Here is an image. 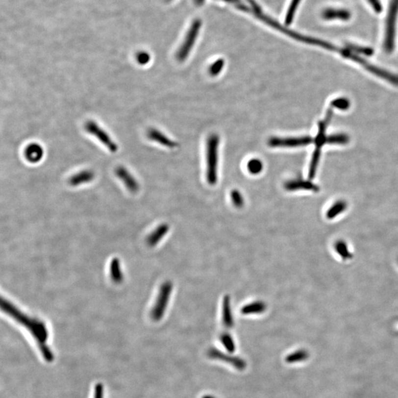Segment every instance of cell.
<instances>
[{"instance_id":"cell-3","label":"cell","mask_w":398,"mask_h":398,"mask_svg":"<svg viewBox=\"0 0 398 398\" xmlns=\"http://www.w3.org/2000/svg\"><path fill=\"white\" fill-rule=\"evenodd\" d=\"M333 115V109H330L326 115L325 119L320 123L319 125V131L316 137L315 141L316 149L313 153L312 159H311V165H310L309 173L308 176L310 180L313 179L315 176L317 172V166H318L319 160H320V153H321L322 147L324 143H327V138L325 136L326 130H327V125L330 123Z\"/></svg>"},{"instance_id":"cell-24","label":"cell","mask_w":398,"mask_h":398,"mask_svg":"<svg viewBox=\"0 0 398 398\" xmlns=\"http://www.w3.org/2000/svg\"><path fill=\"white\" fill-rule=\"evenodd\" d=\"M220 339L226 350L229 351V352H233L235 350V342L230 334L228 333H223L221 335Z\"/></svg>"},{"instance_id":"cell-33","label":"cell","mask_w":398,"mask_h":398,"mask_svg":"<svg viewBox=\"0 0 398 398\" xmlns=\"http://www.w3.org/2000/svg\"><path fill=\"white\" fill-rule=\"evenodd\" d=\"M195 2L197 5H201L202 2H204V0H195Z\"/></svg>"},{"instance_id":"cell-25","label":"cell","mask_w":398,"mask_h":398,"mask_svg":"<svg viewBox=\"0 0 398 398\" xmlns=\"http://www.w3.org/2000/svg\"><path fill=\"white\" fill-rule=\"evenodd\" d=\"M231 200H232L233 205L238 208L244 207V203H245L242 193L238 190H232L231 193Z\"/></svg>"},{"instance_id":"cell-23","label":"cell","mask_w":398,"mask_h":398,"mask_svg":"<svg viewBox=\"0 0 398 398\" xmlns=\"http://www.w3.org/2000/svg\"><path fill=\"white\" fill-rule=\"evenodd\" d=\"M247 169H248L249 172L252 174V175H257L263 171V162L260 159H251V160L249 161L248 164H247Z\"/></svg>"},{"instance_id":"cell-4","label":"cell","mask_w":398,"mask_h":398,"mask_svg":"<svg viewBox=\"0 0 398 398\" xmlns=\"http://www.w3.org/2000/svg\"><path fill=\"white\" fill-rule=\"evenodd\" d=\"M173 288H174V285L170 281H166L161 285L154 306L152 308L151 313H150L152 320L157 322L162 320V317H164V314H165L168 303H169L170 297L172 294Z\"/></svg>"},{"instance_id":"cell-17","label":"cell","mask_w":398,"mask_h":398,"mask_svg":"<svg viewBox=\"0 0 398 398\" xmlns=\"http://www.w3.org/2000/svg\"><path fill=\"white\" fill-rule=\"evenodd\" d=\"M169 225L167 224H162L156 227V229L153 231L147 238V244L149 247H155L156 244H159L162 238L168 234L169 231Z\"/></svg>"},{"instance_id":"cell-8","label":"cell","mask_w":398,"mask_h":398,"mask_svg":"<svg viewBox=\"0 0 398 398\" xmlns=\"http://www.w3.org/2000/svg\"><path fill=\"white\" fill-rule=\"evenodd\" d=\"M312 143V139L309 137H291V138H279L273 137L269 141V145L272 148H294L305 146Z\"/></svg>"},{"instance_id":"cell-5","label":"cell","mask_w":398,"mask_h":398,"mask_svg":"<svg viewBox=\"0 0 398 398\" xmlns=\"http://www.w3.org/2000/svg\"><path fill=\"white\" fill-rule=\"evenodd\" d=\"M398 14V0H391L389 14L386 22L384 47L388 52H391L395 47V24Z\"/></svg>"},{"instance_id":"cell-13","label":"cell","mask_w":398,"mask_h":398,"mask_svg":"<svg viewBox=\"0 0 398 398\" xmlns=\"http://www.w3.org/2000/svg\"><path fill=\"white\" fill-rule=\"evenodd\" d=\"M222 321L226 328H232L234 325L231 298L229 295L224 297L222 301Z\"/></svg>"},{"instance_id":"cell-31","label":"cell","mask_w":398,"mask_h":398,"mask_svg":"<svg viewBox=\"0 0 398 398\" xmlns=\"http://www.w3.org/2000/svg\"><path fill=\"white\" fill-rule=\"evenodd\" d=\"M103 386L102 383H98L95 386V392H94V398H103Z\"/></svg>"},{"instance_id":"cell-19","label":"cell","mask_w":398,"mask_h":398,"mask_svg":"<svg viewBox=\"0 0 398 398\" xmlns=\"http://www.w3.org/2000/svg\"><path fill=\"white\" fill-rule=\"evenodd\" d=\"M267 305L263 301H254L244 305L241 308V314L244 315H251V314H260L266 311Z\"/></svg>"},{"instance_id":"cell-32","label":"cell","mask_w":398,"mask_h":398,"mask_svg":"<svg viewBox=\"0 0 398 398\" xmlns=\"http://www.w3.org/2000/svg\"><path fill=\"white\" fill-rule=\"evenodd\" d=\"M369 1L376 12H380L381 11V5H380L379 0H369Z\"/></svg>"},{"instance_id":"cell-20","label":"cell","mask_w":398,"mask_h":398,"mask_svg":"<svg viewBox=\"0 0 398 398\" xmlns=\"http://www.w3.org/2000/svg\"><path fill=\"white\" fill-rule=\"evenodd\" d=\"M109 272H110L111 279L115 283L120 284L124 280V275H123L122 270H121V262H120L119 259L114 258L111 261Z\"/></svg>"},{"instance_id":"cell-1","label":"cell","mask_w":398,"mask_h":398,"mask_svg":"<svg viewBox=\"0 0 398 398\" xmlns=\"http://www.w3.org/2000/svg\"><path fill=\"white\" fill-rule=\"evenodd\" d=\"M1 308L10 317H12L17 323L24 326L31 333L35 340L36 341L38 347L40 349L42 356L48 362H52L54 360V354L48 346V341L49 333L45 323L32 318L22 312L20 309L14 306L12 303L2 298L1 299Z\"/></svg>"},{"instance_id":"cell-21","label":"cell","mask_w":398,"mask_h":398,"mask_svg":"<svg viewBox=\"0 0 398 398\" xmlns=\"http://www.w3.org/2000/svg\"><path fill=\"white\" fill-rule=\"evenodd\" d=\"M323 17L326 20H348L350 18V14L346 10L327 9L323 13Z\"/></svg>"},{"instance_id":"cell-28","label":"cell","mask_w":398,"mask_h":398,"mask_svg":"<svg viewBox=\"0 0 398 398\" xmlns=\"http://www.w3.org/2000/svg\"><path fill=\"white\" fill-rule=\"evenodd\" d=\"M348 138L346 135L344 134H338V135H333L331 137H327V143H334V144H345L348 143Z\"/></svg>"},{"instance_id":"cell-16","label":"cell","mask_w":398,"mask_h":398,"mask_svg":"<svg viewBox=\"0 0 398 398\" xmlns=\"http://www.w3.org/2000/svg\"><path fill=\"white\" fill-rule=\"evenodd\" d=\"M348 202L345 200H338L332 204L325 212V217L327 220H333L346 212L348 209Z\"/></svg>"},{"instance_id":"cell-34","label":"cell","mask_w":398,"mask_h":398,"mask_svg":"<svg viewBox=\"0 0 398 398\" xmlns=\"http://www.w3.org/2000/svg\"><path fill=\"white\" fill-rule=\"evenodd\" d=\"M202 398H216L215 397L212 396V395H205V396L203 397Z\"/></svg>"},{"instance_id":"cell-29","label":"cell","mask_w":398,"mask_h":398,"mask_svg":"<svg viewBox=\"0 0 398 398\" xmlns=\"http://www.w3.org/2000/svg\"><path fill=\"white\" fill-rule=\"evenodd\" d=\"M331 106L334 107L339 108L341 109H346L349 107V103L348 100L346 99H337L333 100L331 103Z\"/></svg>"},{"instance_id":"cell-2","label":"cell","mask_w":398,"mask_h":398,"mask_svg":"<svg viewBox=\"0 0 398 398\" xmlns=\"http://www.w3.org/2000/svg\"><path fill=\"white\" fill-rule=\"evenodd\" d=\"M219 137L216 134L210 136L207 141V179L209 184L214 185L218 181V154Z\"/></svg>"},{"instance_id":"cell-9","label":"cell","mask_w":398,"mask_h":398,"mask_svg":"<svg viewBox=\"0 0 398 398\" xmlns=\"http://www.w3.org/2000/svg\"><path fill=\"white\" fill-rule=\"evenodd\" d=\"M208 356L213 359L219 360V361H224L233 366L234 367L238 370H245L247 367V362L243 358L238 356H232L224 353L222 351L217 349H210L207 352Z\"/></svg>"},{"instance_id":"cell-15","label":"cell","mask_w":398,"mask_h":398,"mask_svg":"<svg viewBox=\"0 0 398 398\" xmlns=\"http://www.w3.org/2000/svg\"><path fill=\"white\" fill-rule=\"evenodd\" d=\"M95 178V174L91 170H83L76 173L69 178L68 182L73 187L90 182Z\"/></svg>"},{"instance_id":"cell-30","label":"cell","mask_w":398,"mask_h":398,"mask_svg":"<svg viewBox=\"0 0 398 398\" xmlns=\"http://www.w3.org/2000/svg\"><path fill=\"white\" fill-rule=\"evenodd\" d=\"M150 55L147 53V52H140V53L137 55V61H138L139 64H142V65L147 64L149 62V61H150Z\"/></svg>"},{"instance_id":"cell-6","label":"cell","mask_w":398,"mask_h":398,"mask_svg":"<svg viewBox=\"0 0 398 398\" xmlns=\"http://www.w3.org/2000/svg\"><path fill=\"white\" fill-rule=\"evenodd\" d=\"M85 130L91 135L96 137L105 147L107 148L109 151L112 153H116L118 151V146L117 143L112 140L110 135L102 127L100 126L95 121H88L85 124Z\"/></svg>"},{"instance_id":"cell-14","label":"cell","mask_w":398,"mask_h":398,"mask_svg":"<svg viewBox=\"0 0 398 398\" xmlns=\"http://www.w3.org/2000/svg\"><path fill=\"white\" fill-rule=\"evenodd\" d=\"M147 136L149 140L156 142V143H159V144L162 145L165 147L174 149V148L177 146L176 143L168 138L163 133L161 132L160 131L156 129V128L149 129L147 133Z\"/></svg>"},{"instance_id":"cell-22","label":"cell","mask_w":398,"mask_h":398,"mask_svg":"<svg viewBox=\"0 0 398 398\" xmlns=\"http://www.w3.org/2000/svg\"><path fill=\"white\" fill-rule=\"evenodd\" d=\"M308 355H309V354L306 350L299 349V350H297V352H293V353L287 355L285 361L288 364H294V363L305 361L308 358Z\"/></svg>"},{"instance_id":"cell-10","label":"cell","mask_w":398,"mask_h":398,"mask_svg":"<svg viewBox=\"0 0 398 398\" xmlns=\"http://www.w3.org/2000/svg\"><path fill=\"white\" fill-rule=\"evenodd\" d=\"M115 174L125 184V187L131 193H137L140 189V184L134 175L124 166H118L115 170Z\"/></svg>"},{"instance_id":"cell-27","label":"cell","mask_w":398,"mask_h":398,"mask_svg":"<svg viewBox=\"0 0 398 398\" xmlns=\"http://www.w3.org/2000/svg\"><path fill=\"white\" fill-rule=\"evenodd\" d=\"M224 64V61L222 59V58H221V59L216 60L210 67V70H209L210 74L212 76L219 75L221 72L223 70Z\"/></svg>"},{"instance_id":"cell-18","label":"cell","mask_w":398,"mask_h":398,"mask_svg":"<svg viewBox=\"0 0 398 398\" xmlns=\"http://www.w3.org/2000/svg\"><path fill=\"white\" fill-rule=\"evenodd\" d=\"M333 250L336 254L345 261L351 260L353 257V254L349 249V246L344 240H338V241H335L333 244Z\"/></svg>"},{"instance_id":"cell-11","label":"cell","mask_w":398,"mask_h":398,"mask_svg":"<svg viewBox=\"0 0 398 398\" xmlns=\"http://www.w3.org/2000/svg\"><path fill=\"white\" fill-rule=\"evenodd\" d=\"M285 190L288 191H297V190H310L317 192L320 188L310 180L295 179L288 181L285 184Z\"/></svg>"},{"instance_id":"cell-26","label":"cell","mask_w":398,"mask_h":398,"mask_svg":"<svg viewBox=\"0 0 398 398\" xmlns=\"http://www.w3.org/2000/svg\"><path fill=\"white\" fill-rule=\"evenodd\" d=\"M300 1L301 0H292L291 1V5H290L289 8L287 11L286 17H285V23H286V24H291L293 19H294L296 11H297V7H298Z\"/></svg>"},{"instance_id":"cell-7","label":"cell","mask_w":398,"mask_h":398,"mask_svg":"<svg viewBox=\"0 0 398 398\" xmlns=\"http://www.w3.org/2000/svg\"><path fill=\"white\" fill-rule=\"evenodd\" d=\"M201 26V22L199 20H195L192 25L190 26V30L187 32L185 39L177 52L176 58L178 61H184L188 56L196 42V39H197Z\"/></svg>"},{"instance_id":"cell-12","label":"cell","mask_w":398,"mask_h":398,"mask_svg":"<svg viewBox=\"0 0 398 398\" xmlns=\"http://www.w3.org/2000/svg\"><path fill=\"white\" fill-rule=\"evenodd\" d=\"M24 155L30 163H38L43 158V148L38 143H30L25 149Z\"/></svg>"}]
</instances>
